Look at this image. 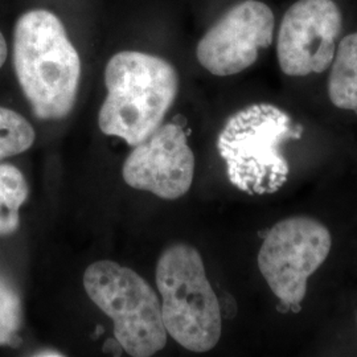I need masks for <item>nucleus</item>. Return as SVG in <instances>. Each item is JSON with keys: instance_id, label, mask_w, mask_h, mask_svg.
I'll list each match as a JSON object with an SVG mask.
<instances>
[{"instance_id": "obj_12", "label": "nucleus", "mask_w": 357, "mask_h": 357, "mask_svg": "<svg viewBox=\"0 0 357 357\" xmlns=\"http://www.w3.org/2000/svg\"><path fill=\"white\" fill-rule=\"evenodd\" d=\"M35 139V128L23 115L0 106V162L26 153Z\"/></svg>"}, {"instance_id": "obj_2", "label": "nucleus", "mask_w": 357, "mask_h": 357, "mask_svg": "<svg viewBox=\"0 0 357 357\" xmlns=\"http://www.w3.org/2000/svg\"><path fill=\"white\" fill-rule=\"evenodd\" d=\"M105 85L107 96L100 109L98 126L105 135L134 147L162 126L176 100L178 76L162 57L125 51L109 60Z\"/></svg>"}, {"instance_id": "obj_5", "label": "nucleus", "mask_w": 357, "mask_h": 357, "mask_svg": "<svg viewBox=\"0 0 357 357\" xmlns=\"http://www.w3.org/2000/svg\"><path fill=\"white\" fill-rule=\"evenodd\" d=\"M84 287L90 301L113 320L116 343L130 356H153L165 348L162 303L139 274L113 261H98L86 268Z\"/></svg>"}, {"instance_id": "obj_1", "label": "nucleus", "mask_w": 357, "mask_h": 357, "mask_svg": "<svg viewBox=\"0 0 357 357\" xmlns=\"http://www.w3.org/2000/svg\"><path fill=\"white\" fill-rule=\"evenodd\" d=\"M13 68L38 119H63L72 112L81 79V60L54 13L32 10L17 19Z\"/></svg>"}, {"instance_id": "obj_14", "label": "nucleus", "mask_w": 357, "mask_h": 357, "mask_svg": "<svg viewBox=\"0 0 357 357\" xmlns=\"http://www.w3.org/2000/svg\"><path fill=\"white\" fill-rule=\"evenodd\" d=\"M7 54H8V48H7V43L6 38L3 36V33L0 32V68L4 65L7 60Z\"/></svg>"}, {"instance_id": "obj_15", "label": "nucleus", "mask_w": 357, "mask_h": 357, "mask_svg": "<svg viewBox=\"0 0 357 357\" xmlns=\"http://www.w3.org/2000/svg\"><path fill=\"white\" fill-rule=\"evenodd\" d=\"M35 356H44V357H51V356H64L63 354H60V352H57V351H52V349H48V351H40L38 354H35Z\"/></svg>"}, {"instance_id": "obj_4", "label": "nucleus", "mask_w": 357, "mask_h": 357, "mask_svg": "<svg viewBox=\"0 0 357 357\" xmlns=\"http://www.w3.org/2000/svg\"><path fill=\"white\" fill-rule=\"evenodd\" d=\"M166 331L192 352H208L221 337V308L200 253L187 243L169 246L156 265Z\"/></svg>"}, {"instance_id": "obj_9", "label": "nucleus", "mask_w": 357, "mask_h": 357, "mask_svg": "<svg viewBox=\"0 0 357 357\" xmlns=\"http://www.w3.org/2000/svg\"><path fill=\"white\" fill-rule=\"evenodd\" d=\"M126 184L165 200H176L190 191L195 155L187 134L176 123L162 125L128 155L122 167Z\"/></svg>"}, {"instance_id": "obj_7", "label": "nucleus", "mask_w": 357, "mask_h": 357, "mask_svg": "<svg viewBox=\"0 0 357 357\" xmlns=\"http://www.w3.org/2000/svg\"><path fill=\"white\" fill-rule=\"evenodd\" d=\"M343 29V15L333 0H298L282 19L277 57L287 76L323 73L331 66Z\"/></svg>"}, {"instance_id": "obj_10", "label": "nucleus", "mask_w": 357, "mask_h": 357, "mask_svg": "<svg viewBox=\"0 0 357 357\" xmlns=\"http://www.w3.org/2000/svg\"><path fill=\"white\" fill-rule=\"evenodd\" d=\"M331 102L357 114V32L345 36L336 47L328 77Z\"/></svg>"}, {"instance_id": "obj_11", "label": "nucleus", "mask_w": 357, "mask_h": 357, "mask_svg": "<svg viewBox=\"0 0 357 357\" xmlns=\"http://www.w3.org/2000/svg\"><path fill=\"white\" fill-rule=\"evenodd\" d=\"M23 172L13 165H0V237H8L20 227L19 211L28 199Z\"/></svg>"}, {"instance_id": "obj_6", "label": "nucleus", "mask_w": 357, "mask_h": 357, "mask_svg": "<svg viewBox=\"0 0 357 357\" xmlns=\"http://www.w3.org/2000/svg\"><path fill=\"white\" fill-rule=\"evenodd\" d=\"M330 230L310 217L295 216L275 224L258 253V268L283 306L299 312L308 278L331 252Z\"/></svg>"}, {"instance_id": "obj_13", "label": "nucleus", "mask_w": 357, "mask_h": 357, "mask_svg": "<svg viewBox=\"0 0 357 357\" xmlns=\"http://www.w3.org/2000/svg\"><path fill=\"white\" fill-rule=\"evenodd\" d=\"M23 321V307L17 290L0 275V345L20 344L19 330Z\"/></svg>"}, {"instance_id": "obj_3", "label": "nucleus", "mask_w": 357, "mask_h": 357, "mask_svg": "<svg viewBox=\"0 0 357 357\" xmlns=\"http://www.w3.org/2000/svg\"><path fill=\"white\" fill-rule=\"evenodd\" d=\"M301 134L290 115L271 103H255L234 113L217 139L230 183L248 195L278 191L290 174L282 146Z\"/></svg>"}, {"instance_id": "obj_8", "label": "nucleus", "mask_w": 357, "mask_h": 357, "mask_svg": "<svg viewBox=\"0 0 357 357\" xmlns=\"http://www.w3.org/2000/svg\"><path fill=\"white\" fill-rule=\"evenodd\" d=\"M274 26V13L265 3H237L206 31L196 57L213 76L238 75L255 64L261 50L271 45Z\"/></svg>"}]
</instances>
